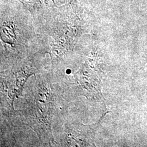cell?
<instances>
[{"label":"cell","mask_w":147,"mask_h":147,"mask_svg":"<svg viewBox=\"0 0 147 147\" xmlns=\"http://www.w3.org/2000/svg\"><path fill=\"white\" fill-rule=\"evenodd\" d=\"M84 9L80 2L51 8L44 16L50 27V46L53 53L61 54L73 47L84 31Z\"/></svg>","instance_id":"obj_1"},{"label":"cell","mask_w":147,"mask_h":147,"mask_svg":"<svg viewBox=\"0 0 147 147\" xmlns=\"http://www.w3.org/2000/svg\"><path fill=\"white\" fill-rule=\"evenodd\" d=\"M32 16L44 15L51 8L57 5L55 0H16Z\"/></svg>","instance_id":"obj_2"},{"label":"cell","mask_w":147,"mask_h":147,"mask_svg":"<svg viewBox=\"0 0 147 147\" xmlns=\"http://www.w3.org/2000/svg\"><path fill=\"white\" fill-rule=\"evenodd\" d=\"M81 0H70V2H80Z\"/></svg>","instance_id":"obj_3"}]
</instances>
